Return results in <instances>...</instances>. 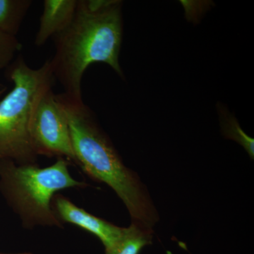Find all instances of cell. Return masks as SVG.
<instances>
[{"label": "cell", "mask_w": 254, "mask_h": 254, "mask_svg": "<svg viewBox=\"0 0 254 254\" xmlns=\"http://www.w3.org/2000/svg\"><path fill=\"white\" fill-rule=\"evenodd\" d=\"M153 230L131 222L128 227H123L120 237L105 249V254H140L146 246L151 245Z\"/></svg>", "instance_id": "8"}, {"label": "cell", "mask_w": 254, "mask_h": 254, "mask_svg": "<svg viewBox=\"0 0 254 254\" xmlns=\"http://www.w3.org/2000/svg\"><path fill=\"white\" fill-rule=\"evenodd\" d=\"M78 0H45L35 45L44 46L71 23L77 8Z\"/></svg>", "instance_id": "7"}, {"label": "cell", "mask_w": 254, "mask_h": 254, "mask_svg": "<svg viewBox=\"0 0 254 254\" xmlns=\"http://www.w3.org/2000/svg\"><path fill=\"white\" fill-rule=\"evenodd\" d=\"M221 116L222 128L223 134L230 139L235 140L247 150L251 158H254V140L241 128L238 122L230 113L225 115L223 110Z\"/></svg>", "instance_id": "10"}, {"label": "cell", "mask_w": 254, "mask_h": 254, "mask_svg": "<svg viewBox=\"0 0 254 254\" xmlns=\"http://www.w3.org/2000/svg\"><path fill=\"white\" fill-rule=\"evenodd\" d=\"M55 96L67 118L76 165L117 193L132 222L153 230L159 216L146 187L136 173L125 166L92 110L83 100L74 99L66 93Z\"/></svg>", "instance_id": "2"}, {"label": "cell", "mask_w": 254, "mask_h": 254, "mask_svg": "<svg viewBox=\"0 0 254 254\" xmlns=\"http://www.w3.org/2000/svg\"><path fill=\"white\" fill-rule=\"evenodd\" d=\"M22 49V45L16 37L0 32V71L6 69Z\"/></svg>", "instance_id": "11"}, {"label": "cell", "mask_w": 254, "mask_h": 254, "mask_svg": "<svg viewBox=\"0 0 254 254\" xmlns=\"http://www.w3.org/2000/svg\"><path fill=\"white\" fill-rule=\"evenodd\" d=\"M6 70V78L14 86L0 100V160L18 165L37 163L29 127L37 101L56 81L50 60L33 68L18 56Z\"/></svg>", "instance_id": "4"}, {"label": "cell", "mask_w": 254, "mask_h": 254, "mask_svg": "<svg viewBox=\"0 0 254 254\" xmlns=\"http://www.w3.org/2000/svg\"><path fill=\"white\" fill-rule=\"evenodd\" d=\"M123 1L120 0H78L71 23L54 37L55 54L50 60L55 78L64 93L82 98L81 83L88 66L105 63L119 76L123 24Z\"/></svg>", "instance_id": "1"}, {"label": "cell", "mask_w": 254, "mask_h": 254, "mask_svg": "<svg viewBox=\"0 0 254 254\" xmlns=\"http://www.w3.org/2000/svg\"><path fill=\"white\" fill-rule=\"evenodd\" d=\"M0 254H31V253H29V252H22V253H2V252H0Z\"/></svg>", "instance_id": "13"}, {"label": "cell", "mask_w": 254, "mask_h": 254, "mask_svg": "<svg viewBox=\"0 0 254 254\" xmlns=\"http://www.w3.org/2000/svg\"><path fill=\"white\" fill-rule=\"evenodd\" d=\"M6 91H7V86H5L3 83H0V98L6 93Z\"/></svg>", "instance_id": "12"}, {"label": "cell", "mask_w": 254, "mask_h": 254, "mask_svg": "<svg viewBox=\"0 0 254 254\" xmlns=\"http://www.w3.org/2000/svg\"><path fill=\"white\" fill-rule=\"evenodd\" d=\"M55 95L50 88L37 101L29 127L32 145L38 156L63 158L76 165L67 118Z\"/></svg>", "instance_id": "5"}, {"label": "cell", "mask_w": 254, "mask_h": 254, "mask_svg": "<svg viewBox=\"0 0 254 254\" xmlns=\"http://www.w3.org/2000/svg\"><path fill=\"white\" fill-rule=\"evenodd\" d=\"M52 206L62 223H70L93 234L99 239L105 249L113 245L123 232V227L92 215L63 195H55Z\"/></svg>", "instance_id": "6"}, {"label": "cell", "mask_w": 254, "mask_h": 254, "mask_svg": "<svg viewBox=\"0 0 254 254\" xmlns=\"http://www.w3.org/2000/svg\"><path fill=\"white\" fill-rule=\"evenodd\" d=\"M32 0H0V32L16 37Z\"/></svg>", "instance_id": "9"}, {"label": "cell", "mask_w": 254, "mask_h": 254, "mask_svg": "<svg viewBox=\"0 0 254 254\" xmlns=\"http://www.w3.org/2000/svg\"><path fill=\"white\" fill-rule=\"evenodd\" d=\"M68 165L63 158L43 168L37 163L18 165L0 160V191L24 228H63L52 206L53 198L60 190L87 187L71 176Z\"/></svg>", "instance_id": "3"}]
</instances>
